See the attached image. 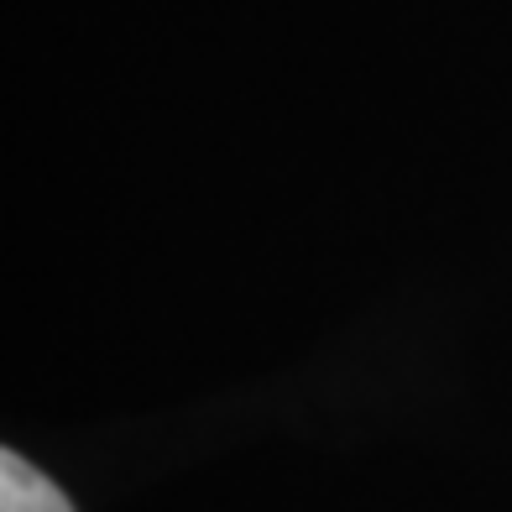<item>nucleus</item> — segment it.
Masks as SVG:
<instances>
[{
  "label": "nucleus",
  "instance_id": "nucleus-1",
  "mask_svg": "<svg viewBox=\"0 0 512 512\" xmlns=\"http://www.w3.org/2000/svg\"><path fill=\"white\" fill-rule=\"evenodd\" d=\"M0 512H74L58 486L16 450L0 455Z\"/></svg>",
  "mask_w": 512,
  "mask_h": 512
}]
</instances>
